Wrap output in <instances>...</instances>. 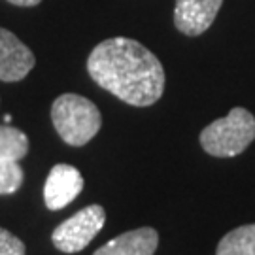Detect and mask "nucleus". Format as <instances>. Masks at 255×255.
Instances as JSON below:
<instances>
[{
  "label": "nucleus",
  "mask_w": 255,
  "mask_h": 255,
  "mask_svg": "<svg viewBox=\"0 0 255 255\" xmlns=\"http://www.w3.org/2000/svg\"><path fill=\"white\" fill-rule=\"evenodd\" d=\"M83 178L72 164H55L44 185V201L49 210H61L82 193Z\"/></svg>",
  "instance_id": "obj_7"
},
{
  "label": "nucleus",
  "mask_w": 255,
  "mask_h": 255,
  "mask_svg": "<svg viewBox=\"0 0 255 255\" xmlns=\"http://www.w3.org/2000/svg\"><path fill=\"white\" fill-rule=\"evenodd\" d=\"M23 183V168L19 161L0 159V195H11Z\"/></svg>",
  "instance_id": "obj_11"
},
{
  "label": "nucleus",
  "mask_w": 255,
  "mask_h": 255,
  "mask_svg": "<svg viewBox=\"0 0 255 255\" xmlns=\"http://www.w3.org/2000/svg\"><path fill=\"white\" fill-rule=\"evenodd\" d=\"M255 140V118L246 108H233L201 132V146L214 157H237Z\"/></svg>",
  "instance_id": "obj_3"
},
{
  "label": "nucleus",
  "mask_w": 255,
  "mask_h": 255,
  "mask_svg": "<svg viewBox=\"0 0 255 255\" xmlns=\"http://www.w3.org/2000/svg\"><path fill=\"white\" fill-rule=\"evenodd\" d=\"M9 4H15V6H36V4H40L42 0H8Z\"/></svg>",
  "instance_id": "obj_13"
},
{
  "label": "nucleus",
  "mask_w": 255,
  "mask_h": 255,
  "mask_svg": "<svg viewBox=\"0 0 255 255\" xmlns=\"http://www.w3.org/2000/svg\"><path fill=\"white\" fill-rule=\"evenodd\" d=\"M53 127L68 146H85L101 130L102 116L89 99L64 93L51 106Z\"/></svg>",
  "instance_id": "obj_2"
},
{
  "label": "nucleus",
  "mask_w": 255,
  "mask_h": 255,
  "mask_svg": "<svg viewBox=\"0 0 255 255\" xmlns=\"http://www.w3.org/2000/svg\"><path fill=\"white\" fill-rule=\"evenodd\" d=\"M223 0H176L174 25L185 36H201L216 21Z\"/></svg>",
  "instance_id": "obj_5"
},
{
  "label": "nucleus",
  "mask_w": 255,
  "mask_h": 255,
  "mask_svg": "<svg viewBox=\"0 0 255 255\" xmlns=\"http://www.w3.org/2000/svg\"><path fill=\"white\" fill-rule=\"evenodd\" d=\"M28 151V138L23 130L0 125V159L21 161Z\"/></svg>",
  "instance_id": "obj_10"
},
{
  "label": "nucleus",
  "mask_w": 255,
  "mask_h": 255,
  "mask_svg": "<svg viewBox=\"0 0 255 255\" xmlns=\"http://www.w3.org/2000/svg\"><path fill=\"white\" fill-rule=\"evenodd\" d=\"M104 221H106V212L102 206L99 204L85 206L55 229L51 235L53 246L64 254L82 252L99 235V231L104 227Z\"/></svg>",
  "instance_id": "obj_4"
},
{
  "label": "nucleus",
  "mask_w": 255,
  "mask_h": 255,
  "mask_svg": "<svg viewBox=\"0 0 255 255\" xmlns=\"http://www.w3.org/2000/svg\"><path fill=\"white\" fill-rule=\"evenodd\" d=\"M87 72L102 89L130 106H151L163 97V64L132 38H108L95 46L87 59Z\"/></svg>",
  "instance_id": "obj_1"
},
{
  "label": "nucleus",
  "mask_w": 255,
  "mask_h": 255,
  "mask_svg": "<svg viewBox=\"0 0 255 255\" xmlns=\"http://www.w3.org/2000/svg\"><path fill=\"white\" fill-rule=\"evenodd\" d=\"M159 244V235L151 227H142L119 235L93 255H153Z\"/></svg>",
  "instance_id": "obj_8"
},
{
  "label": "nucleus",
  "mask_w": 255,
  "mask_h": 255,
  "mask_svg": "<svg viewBox=\"0 0 255 255\" xmlns=\"http://www.w3.org/2000/svg\"><path fill=\"white\" fill-rule=\"evenodd\" d=\"M216 255H255V223L229 231L219 240Z\"/></svg>",
  "instance_id": "obj_9"
},
{
  "label": "nucleus",
  "mask_w": 255,
  "mask_h": 255,
  "mask_svg": "<svg viewBox=\"0 0 255 255\" xmlns=\"http://www.w3.org/2000/svg\"><path fill=\"white\" fill-rule=\"evenodd\" d=\"M36 64L34 53L13 32L0 27V80L19 82Z\"/></svg>",
  "instance_id": "obj_6"
},
{
  "label": "nucleus",
  "mask_w": 255,
  "mask_h": 255,
  "mask_svg": "<svg viewBox=\"0 0 255 255\" xmlns=\"http://www.w3.org/2000/svg\"><path fill=\"white\" fill-rule=\"evenodd\" d=\"M0 255H25V244L9 231L0 229Z\"/></svg>",
  "instance_id": "obj_12"
}]
</instances>
